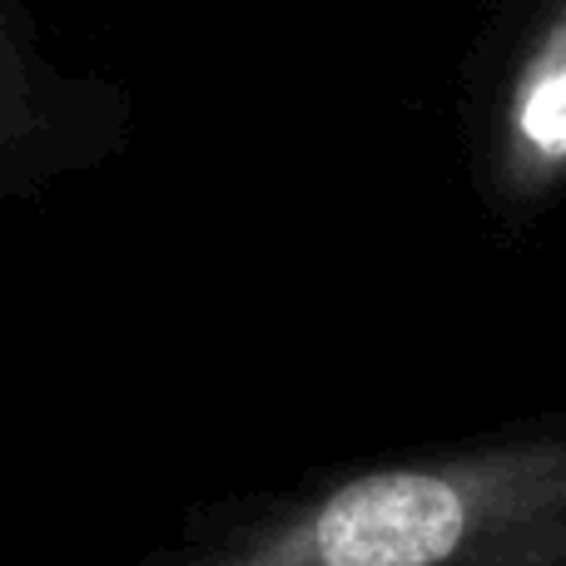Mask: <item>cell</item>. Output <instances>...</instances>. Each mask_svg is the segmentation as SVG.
<instances>
[{
  "label": "cell",
  "mask_w": 566,
  "mask_h": 566,
  "mask_svg": "<svg viewBox=\"0 0 566 566\" xmlns=\"http://www.w3.org/2000/svg\"><path fill=\"white\" fill-rule=\"evenodd\" d=\"M129 566H566V412L205 502Z\"/></svg>",
  "instance_id": "1"
},
{
  "label": "cell",
  "mask_w": 566,
  "mask_h": 566,
  "mask_svg": "<svg viewBox=\"0 0 566 566\" xmlns=\"http://www.w3.org/2000/svg\"><path fill=\"white\" fill-rule=\"evenodd\" d=\"M458 135L482 209L522 234L566 199V0H497L462 65Z\"/></svg>",
  "instance_id": "2"
},
{
  "label": "cell",
  "mask_w": 566,
  "mask_h": 566,
  "mask_svg": "<svg viewBox=\"0 0 566 566\" xmlns=\"http://www.w3.org/2000/svg\"><path fill=\"white\" fill-rule=\"evenodd\" d=\"M135 139V95L65 70L25 0H0V209L115 165Z\"/></svg>",
  "instance_id": "3"
}]
</instances>
